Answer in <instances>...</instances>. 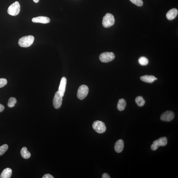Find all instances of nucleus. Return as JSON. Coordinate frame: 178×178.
<instances>
[{"instance_id": "f257e3e1", "label": "nucleus", "mask_w": 178, "mask_h": 178, "mask_svg": "<svg viewBox=\"0 0 178 178\" xmlns=\"http://www.w3.org/2000/svg\"><path fill=\"white\" fill-rule=\"evenodd\" d=\"M34 40V38L33 36H27L20 39L18 44L20 46L22 47H28L32 45Z\"/></svg>"}, {"instance_id": "f03ea898", "label": "nucleus", "mask_w": 178, "mask_h": 178, "mask_svg": "<svg viewBox=\"0 0 178 178\" xmlns=\"http://www.w3.org/2000/svg\"><path fill=\"white\" fill-rule=\"evenodd\" d=\"M115 22V19L112 14L107 13L103 18L102 24L106 28L110 27L113 25Z\"/></svg>"}, {"instance_id": "7ed1b4c3", "label": "nucleus", "mask_w": 178, "mask_h": 178, "mask_svg": "<svg viewBox=\"0 0 178 178\" xmlns=\"http://www.w3.org/2000/svg\"><path fill=\"white\" fill-rule=\"evenodd\" d=\"M20 11V5L19 2L17 1L9 6L7 12L10 15L15 16L19 14Z\"/></svg>"}, {"instance_id": "20e7f679", "label": "nucleus", "mask_w": 178, "mask_h": 178, "mask_svg": "<svg viewBox=\"0 0 178 178\" xmlns=\"http://www.w3.org/2000/svg\"><path fill=\"white\" fill-rule=\"evenodd\" d=\"M93 129L97 133L102 134L105 132L106 128L105 123L100 121H96L94 122L93 124Z\"/></svg>"}, {"instance_id": "39448f33", "label": "nucleus", "mask_w": 178, "mask_h": 178, "mask_svg": "<svg viewBox=\"0 0 178 178\" xmlns=\"http://www.w3.org/2000/svg\"><path fill=\"white\" fill-rule=\"evenodd\" d=\"M115 55L113 52H106L102 53L100 56V59L101 62H109L113 60Z\"/></svg>"}, {"instance_id": "423d86ee", "label": "nucleus", "mask_w": 178, "mask_h": 178, "mask_svg": "<svg viewBox=\"0 0 178 178\" xmlns=\"http://www.w3.org/2000/svg\"><path fill=\"white\" fill-rule=\"evenodd\" d=\"M88 91L89 89L87 86L85 85H81L79 88L78 90V98L80 100H83L87 96Z\"/></svg>"}, {"instance_id": "0eeeda50", "label": "nucleus", "mask_w": 178, "mask_h": 178, "mask_svg": "<svg viewBox=\"0 0 178 178\" xmlns=\"http://www.w3.org/2000/svg\"><path fill=\"white\" fill-rule=\"evenodd\" d=\"M62 97L61 96L58 91L55 94L53 100V107L55 109H58L62 105Z\"/></svg>"}, {"instance_id": "6e6552de", "label": "nucleus", "mask_w": 178, "mask_h": 178, "mask_svg": "<svg viewBox=\"0 0 178 178\" xmlns=\"http://www.w3.org/2000/svg\"><path fill=\"white\" fill-rule=\"evenodd\" d=\"M173 112L167 111L163 114L160 117V119L163 121L169 122L172 121L174 118Z\"/></svg>"}, {"instance_id": "1a4fd4ad", "label": "nucleus", "mask_w": 178, "mask_h": 178, "mask_svg": "<svg viewBox=\"0 0 178 178\" xmlns=\"http://www.w3.org/2000/svg\"><path fill=\"white\" fill-rule=\"evenodd\" d=\"M67 83V78L65 77H62L61 79L58 91L62 97L64 95Z\"/></svg>"}, {"instance_id": "9d476101", "label": "nucleus", "mask_w": 178, "mask_h": 178, "mask_svg": "<svg viewBox=\"0 0 178 178\" xmlns=\"http://www.w3.org/2000/svg\"><path fill=\"white\" fill-rule=\"evenodd\" d=\"M33 22L41 23L42 24H47L50 21L49 18L45 16H39L33 18L32 20Z\"/></svg>"}, {"instance_id": "9b49d317", "label": "nucleus", "mask_w": 178, "mask_h": 178, "mask_svg": "<svg viewBox=\"0 0 178 178\" xmlns=\"http://www.w3.org/2000/svg\"><path fill=\"white\" fill-rule=\"evenodd\" d=\"M178 14V10L176 8H173L167 12L166 17L168 20H172L177 17Z\"/></svg>"}, {"instance_id": "f8f14e48", "label": "nucleus", "mask_w": 178, "mask_h": 178, "mask_svg": "<svg viewBox=\"0 0 178 178\" xmlns=\"http://www.w3.org/2000/svg\"><path fill=\"white\" fill-rule=\"evenodd\" d=\"M167 139L166 137L160 138L158 139L155 141L153 144L156 145L158 147L166 146L167 144Z\"/></svg>"}, {"instance_id": "ddd939ff", "label": "nucleus", "mask_w": 178, "mask_h": 178, "mask_svg": "<svg viewBox=\"0 0 178 178\" xmlns=\"http://www.w3.org/2000/svg\"><path fill=\"white\" fill-rule=\"evenodd\" d=\"M124 146V142L123 140L119 139L116 142L115 144L114 149L117 153H121L123 151Z\"/></svg>"}, {"instance_id": "4468645a", "label": "nucleus", "mask_w": 178, "mask_h": 178, "mask_svg": "<svg viewBox=\"0 0 178 178\" xmlns=\"http://www.w3.org/2000/svg\"><path fill=\"white\" fill-rule=\"evenodd\" d=\"M156 78L153 76L146 75L142 76L140 79L144 82L151 83L154 82Z\"/></svg>"}, {"instance_id": "2eb2a0df", "label": "nucleus", "mask_w": 178, "mask_h": 178, "mask_svg": "<svg viewBox=\"0 0 178 178\" xmlns=\"http://www.w3.org/2000/svg\"><path fill=\"white\" fill-rule=\"evenodd\" d=\"M12 174V170L9 168H7L3 170L1 175V178H11Z\"/></svg>"}, {"instance_id": "dca6fc26", "label": "nucleus", "mask_w": 178, "mask_h": 178, "mask_svg": "<svg viewBox=\"0 0 178 178\" xmlns=\"http://www.w3.org/2000/svg\"><path fill=\"white\" fill-rule=\"evenodd\" d=\"M21 154L23 158L25 159H29L31 156V154L27 151L26 147H22L21 150Z\"/></svg>"}, {"instance_id": "f3484780", "label": "nucleus", "mask_w": 178, "mask_h": 178, "mask_svg": "<svg viewBox=\"0 0 178 178\" xmlns=\"http://www.w3.org/2000/svg\"><path fill=\"white\" fill-rule=\"evenodd\" d=\"M126 105V102L123 99H121L118 101L117 108L119 111H123L124 110Z\"/></svg>"}, {"instance_id": "a211bd4d", "label": "nucleus", "mask_w": 178, "mask_h": 178, "mask_svg": "<svg viewBox=\"0 0 178 178\" xmlns=\"http://www.w3.org/2000/svg\"><path fill=\"white\" fill-rule=\"evenodd\" d=\"M135 101L137 105L139 107L143 106L145 103V101L143 97L141 96L137 97L135 99Z\"/></svg>"}, {"instance_id": "6ab92c4d", "label": "nucleus", "mask_w": 178, "mask_h": 178, "mask_svg": "<svg viewBox=\"0 0 178 178\" xmlns=\"http://www.w3.org/2000/svg\"><path fill=\"white\" fill-rule=\"evenodd\" d=\"M16 103L17 100L16 98L13 97H11L9 99L8 102V106L11 108L13 107Z\"/></svg>"}, {"instance_id": "aec40b11", "label": "nucleus", "mask_w": 178, "mask_h": 178, "mask_svg": "<svg viewBox=\"0 0 178 178\" xmlns=\"http://www.w3.org/2000/svg\"><path fill=\"white\" fill-rule=\"evenodd\" d=\"M138 62L139 64L141 65L146 66L148 64L149 60L145 57H142L139 58Z\"/></svg>"}, {"instance_id": "412c9836", "label": "nucleus", "mask_w": 178, "mask_h": 178, "mask_svg": "<svg viewBox=\"0 0 178 178\" xmlns=\"http://www.w3.org/2000/svg\"><path fill=\"white\" fill-rule=\"evenodd\" d=\"M8 148V146L6 144H4L0 146V156H2L6 152Z\"/></svg>"}, {"instance_id": "4be33fe9", "label": "nucleus", "mask_w": 178, "mask_h": 178, "mask_svg": "<svg viewBox=\"0 0 178 178\" xmlns=\"http://www.w3.org/2000/svg\"><path fill=\"white\" fill-rule=\"evenodd\" d=\"M132 3L139 6H141L143 4L142 0H130Z\"/></svg>"}, {"instance_id": "5701e85b", "label": "nucleus", "mask_w": 178, "mask_h": 178, "mask_svg": "<svg viewBox=\"0 0 178 178\" xmlns=\"http://www.w3.org/2000/svg\"><path fill=\"white\" fill-rule=\"evenodd\" d=\"M7 81L6 79L5 78H0V88L3 87L6 85Z\"/></svg>"}, {"instance_id": "b1692460", "label": "nucleus", "mask_w": 178, "mask_h": 178, "mask_svg": "<svg viewBox=\"0 0 178 178\" xmlns=\"http://www.w3.org/2000/svg\"><path fill=\"white\" fill-rule=\"evenodd\" d=\"M158 148V147L154 144H153L151 145V149L152 150H153V151H156Z\"/></svg>"}, {"instance_id": "393cba45", "label": "nucleus", "mask_w": 178, "mask_h": 178, "mask_svg": "<svg viewBox=\"0 0 178 178\" xmlns=\"http://www.w3.org/2000/svg\"><path fill=\"white\" fill-rule=\"evenodd\" d=\"M53 177L52 175L49 174H45L42 177V178H53Z\"/></svg>"}, {"instance_id": "a878e982", "label": "nucleus", "mask_w": 178, "mask_h": 178, "mask_svg": "<svg viewBox=\"0 0 178 178\" xmlns=\"http://www.w3.org/2000/svg\"><path fill=\"white\" fill-rule=\"evenodd\" d=\"M102 178H110L111 177L107 173H104L102 175Z\"/></svg>"}, {"instance_id": "bb28decb", "label": "nucleus", "mask_w": 178, "mask_h": 178, "mask_svg": "<svg viewBox=\"0 0 178 178\" xmlns=\"http://www.w3.org/2000/svg\"><path fill=\"white\" fill-rule=\"evenodd\" d=\"M4 106L0 104V113L4 111Z\"/></svg>"}, {"instance_id": "cd10ccee", "label": "nucleus", "mask_w": 178, "mask_h": 178, "mask_svg": "<svg viewBox=\"0 0 178 178\" xmlns=\"http://www.w3.org/2000/svg\"><path fill=\"white\" fill-rule=\"evenodd\" d=\"M33 1L36 3H37L39 1V0H33Z\"/></svg>"}, {"instance_id": "c85d7f7f", "label": "nucleus", "mask_w": 178, "mask_h": 178, "mask_svg": "<svg viewBox=\"0 0 178 178\" xmlns=\"http://www.w3.org/2000/svg\"><path fill=\"white\" fill-rule=\"evenodd\" d=\"M157 78H156V79H155V80H157Z\"/></svg>"}]
</instances>
